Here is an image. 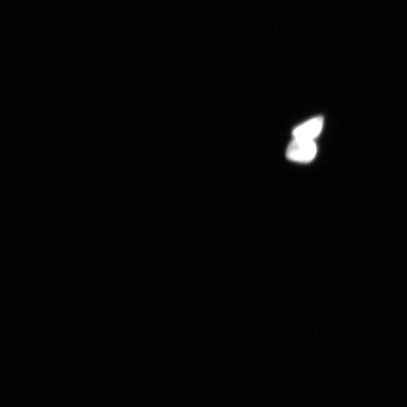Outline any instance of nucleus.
<instances>
[{"label":"nucleus","instance_id":"1","mask_svg":"<svg viewBox=\"0 0 407 407\" xmlns=\"http://www.w3.org/2000/svg\"><path fill=\"white\" fill-rule=\"evenodd\" d=\"M317 154V146L314 141L296 139L289 143L286 157L292 161L308 163L312 161Z\"/></svg>","mask_w":407,"mask_h":407},{"label":"nucleus","instance_id":"2","mask_svg":"<svg viewBox=\"0 0 407 407\" xmlns=\"http://www.w3.org/2000/svg\"><path fill=\"white\" fill-rule=\"evenodd\" d=\"M323 125V117L313 118V119L297 126L293 131V137L296 139L314 141L321 134Z\"/></svg>","mask_w":407,"mask_h":407}]
</instances>
